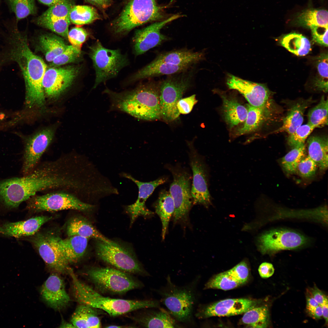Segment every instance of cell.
Wrapping results in <instances>:
<instances>
[{"label":"cell","mask_w":328,"mask_h":328,"mask_svg":"<svg viewBox=\"0 0 328 328\" xmlns=\"http://www.w3.org/2000/svg\"><path fill=\"white\" fill-rule=\"evenodd\" d=\"M9 32V46L5 59L16 62L20 68L25 84L27 105L43 107L45 99L43 80L46 65L31 50L26 35L19 31L16 25L12 26Z\"/></svg>","instance_id":"1"},{"label":"cell","mask_w":328,"mask_h":328,"mask_svg":"<svg viewBox=\"0 0 328 328\" xmlns=\"http://www.w3.org/2000/svg\"><path fill=\"white\" fill-rule=\"evenodd\" d=\"M160 82L150 80L133 89L116 92L107 88L104 93L109 98L110 110L126 113L145 121L161 119Z\"/></svg>","instance_id":"2"},{"label":"cell","mask_w":328,"mask_h":328,"mask_svg":"<svg viewBox=\"0 0 328 328\" xmlns=\"http://www.w3.org/2000/svg\"><path fill=\"white\" fill-rule=\"evenodd\" d=\"M69 271L68 273L72 279L73 296L80 304L101 309L113 316L139 309L160 307V302L156 300H127L103 296L89 286L80 281L72 268Z\"/></svg>","instance_id":"3"},{"label":"cell","mask_w":328,"mask_h":328,"mask_svg":"<svg viewBox=\"0 0 328 328\" xmlns=\"http://www.w3.org/2000/svg\"><path fill=\"white\" fill-rule=\"evenodd\" d=\"M164 286L155 291L160 297L161 302L179 323L194 325V310L197 300L198 278L183 285L173 283L168 275Z\"/></svg>","instance_id":"4"},{"label":"cell","mask_w":328,"mask_h":328,"mask_svg":"<svg viewBox=\"0 0 328 328\" xmlns=\"http://www.w3.org/2000/svg\"><path fill=\"white\" fill-rule=\"evenodd\" d=\"M166 8L156 0H130L111 23V30L118 35L126 34L137 26L163 18Z\"/></svg>","instance_id":"5"},{"label":"cell","mask_w":328,"mask_h":328,"mask_svg":"<svg viewBox=\"0 0 328 328\" xmlns=\"http://www.w3.org/2000/svg\"><path fill=\"white\" fill-rule=\"evenodd\" d=\"M194 71L188 70L168 75L161 82L159 99L161 119L167 122L177 120L180 114L176 104L178 101L192 85Z\"/></svg>","instance_id":"6"},{"label":"cell","mask_w":328,"mask_h":328,"mask_svg":"<svg viewBox=\"0 0 328 328\" xmlns=\"http://www.w3.org/2000/svg\"><path fill=\"white\" fill-rule=\"evenodd\" d=\"M89 54L96 73L93 88L116 76L120 70L129 64L127 56L119 50L106 48L98 40L90 47Z\"/></svg>","instance_id":"7"},{"label":"cell","mask_w":328,"mask_h":328,"mask_svg":"<svg viewBox=\"0 0 328 328\" xmlns=\"http://www.w3.org/2000/svg\"><path fill=\"white\" fill-rule=\"evenodd\" d=\"M87 274L96 287L104 292L122 294L143 286L129 273L118 269L93 267Z\"/></svg>","instance_id":"8"},{"label":"cell","mask_w":328,"mask_h":328,"mask_svg":"<svg viewBox=\"0 0 328 328\" xmlns=\"http://www.w3.org/2000/svg\"><path fill=\"white\" fill-rule=\"evenodd\" d=\"M27 200V209L33 212L66 210L85 212L92 210L94 207L84 202L71 193L63 191L50 192L41 195L36 194Z\"/></svg>","instance_id":"9"},{"label":"cell","mask_w":328,"mask_h":328,"mask_svg":"<svg viewBox=\"0 0 328 328\" xmlns=\"http://www.w3.org/2000/svg\"><path fill=\"white\" fill-rule=\"evenodd\" d=\"M95 248L99 259L117 269L129 273L149 275L134 254L117 243L109 244L97 240Z\"/></svg>","instance_id":"10"},{"label":"cell","mask_w":328,"mask_h":328,"mask_svg":"<svg viewBox=\"0 0 328 328\" xmlns=\"http://www.w3.org/2000/svg\"><path fill=\"white\" fill-rule=\"evenodd\" d=\"M173 180L169 192L174 202L173 215L174 223L187 219L193 203L191 193V176L189 172L179 166H169Z\"/></svg>","instance_id":"11"},{"label":"cell","mask_w":328,"mask_h":328,"mask_svg":"<svg viewBox=\"0 0 328 328\" xmlns=\"http://www.w3.org/2000/svg\"><path fill=\"white\" fill-rule=\"evenodd\" d=\"M30 239L47 266L56 273H64L70 268L60 247V236L51 231L36 233Z\"/></svg>","instance_id":"12"},{"label":"cell","mask_w":328,"mask_h":328,"mask_svg":"<svg viewBox=\"0 0 328 328\" xmlns=\"http://www.w3.org/2000/svg\"><path fill=\"white\" fill-rule=\"evenodd\" d=\"M190 164L193 176L191 193L193 203L207 206L211 203L208 190L209 173L204 159L197 152L192 142H187Z\"/></svg>","instance_id":"13"},{"label":"cell","mask_w":328,"mask_h":328,"mask_svg":"<svg viewBox=\"0 0 328 328\" xmlns=\"http://www.w3.org/2000/svg\"><path fill=\"white\" fill-rule=\"evenodd\" d=\"M307 238L296 231L286 229H274L262 234L258 239L259 247L263 254H273L284 250H292L306 244Z\"/></svg>","instance_id":"14"},{"label":"cell","mask_w":328,"mask_h":328,"mask_svg":"<svg viewBox=\"0 0 328 328\" xmlns=\"http://www.w3.org/2000/svg\"><path fill=\"white\" fill-rule=\"evenodd\" d=\"M260 303L258 300L246 298L226 299L198 308L194 316L202 319L238 315L258 306Z\"/></svg>","instance_id":"15"},{"label":"cell","mask_w":328,"mask_h":328,"mask_svg":"<svg viewBox=\"0 0 328 328\" xmlns=\"http://www.w3.org/2000/svg\"><path fill=\"white\" fill-rule=\"evenodd\" d=\"M182 16L180 14L174 15L163 21L137 30L132 38L135 54L141 55L168 40V38L161 33V30L167 23Z\"/></svg>","instance_id":"16"},{"label":"cell","mask_w":328,"mask_h":328,"mask_svg":"<svg viewBox=\"0 0 328 328\" xmlns=\"http://www.w3.org/2000/svg\"><path fill=\"white\" fill-rule=\"evenodd\" d=\"M79 71L73 66L47 69L43 80L44 93L51 98L58 97L71 85Z\"/></svg>","instance_id":"17"},{"label":"cell","mask_w":328,"mask_h":328,"mask_svg":"<svg viewBox=\"0 0 328 328\" xmlns=\"http://www.w3.org/2000/svg\"><path fill=\"white\" fill-rule=\"evenodd\" d=\"M227 78L226 84L228 87L238 91L249 104L258 108L267 107L271 93L265 85L244 80L229 73Z\"/></svg>","instance_id":"18"},{"label":"cell","mask_w":328,"mask_h":328,"mask_svg":"<svg viewBox=\"0 0 328 328\" xmlns=\"http://www.w3.org/2000/svg\"><path fill=\"white\" fill-rule=\"evenodd\" d=\"M53 131L51 129H44L34 135L27 141L25 147L22 167L23 173L31 172L39 163L42 155L50 144Z\"/></svg>","instance_id":"19"},{"label":"cell","mask_w":328,"mask_h":328,"mask_svg":"<svg viewBox=\"0 0 328 328\" xmlns=\"http://www.w3.org/2000/svg\"><path fill=\"white\" fill-rule=\"evenodd\" d=\"M122 177L131 180L138 186V198L134 203L127 206L126 210L131 217V224L139 216H146L151 215L153 212L146 207L145 203L155 189L159 186L165 183V177H160L154 181L144 182L137 180L130 175L125 173L121 174Z\"/></svg>","instance_id":"20"},{"label":"cell","mask_w":328,"mask_h":328,"mask_svg":"<svg viewBox=\"0 0 328 328\" xmlns=\"http://www.w3.org/2000/svg\"><path fill=\"white\" fill-rule=\"evenodd\" d=\"M40 292L44 302L55 310L65 308L71 301L63 279L56 273L49 276L41 286Z\"/></svg>","instance_id":"21"},{"label":"cell","mask_w":328,"mask_h":328,"mask_svg":"<svg viewBox=\"0 0 328 328\" xmlns=\"http://www.w3.org/2000/svg\"><path fill=\"white\" fill-rule=\"evenodd\" d=\"M52 219V217L40 216L23 221L6 223L0 225V233L16 237L32 236L43 225Z\"/></svg>","instance_id":"22"},{"label":"cell","mask_w":328,"mask_h":328,"mask_svg":"<svg viewBox=\"0 0 328 328\" xmlns=\"http://www.w3.org/2000/svg\"><path fill=\"white\" fill-rule=\"evenodd\" d=\"M151 309L145 311L133 319L138 324L145 327H182L166 309L160 307Z\"/></svg>","instance_id":"23"},{"label":"cell","mask_w":328,"mask_h":328,"mask_svg":"<svg viewBox=\"0 0 328 328\" xmlns=\"http://www.w3.org/2000/svg\"><path fill=\"white\" fill-rule=\"evenodd\" d=\"M190 66L187 65H174L153 60L135 73L130 78L128 83H131L147 78L179 73L187 70Z\"/></svg>","instance_id":"24"},{"label":"cell","mask_w":328,"mask_h":328,"mask_svg":"<svg viewBox=\"0 0 328 328\" xmlns=\"http://www.w3.org/2000/svg\"><path fill=\"white\" fill-rule=\"evenodd\" d=\"M204 56L203 51L181 49L160 53L153 60L174 65L191 66L204 59Z\"/></svg>","instance_id":"25"},{"label":"cell","mask_w":328,"mask_h":328,"mask_svg":"<svg viewBox=\"0 0 328 328\" xmlns=\"http://www.w3.org/2000/svg\"><path fill=\"white\" fill-rule=\"evenodd\" d=\"M88 238L77 235L65 239L59 238V244L63 255L69 264L76 263L84 256Z\"/></svg>","instance_id":"26"},{"label":"cell","mask_w":328,"mask_h":328,"mask_svg":"<svg viewBox=\"0 0 328 328\" xmlns=\"http://www.w3.org/2000/svg\"><path fill=\"white\" fill-rule=\"evenodd\" d=\"M66 231L68 236L77 235L88 238H94L109 244L114 241L102 234L87 220L82 217L71 219L68 222Z\"/></svg>","instance_id":"27"},{"label":"cell","mask_w":328,"mask_h":328,"mask_svg":"<svg viewBox=\"0 0 328 328\" xmlns=\"http://www.w3.org/2000/svg\"><path fill=\"white\" fill-rule=\"evenodd\" d=\"M223 101V112L224 119L231 128L244 122L248 114L247 108L233 97L220 94Z\"/></svg>","instance_id":"28"},{"label":"cell","mask_w":328,"mask_h":328,"mask_svg":"<svg viewBox=\"0 0 328 328\" xmlns=\"http://www.w3.org/2000/svg\"><path fill=\"white\" fill-rule=\"evenodd\" d=\"M97 309L80 304L73 314L71 322L76 328H100L101 323Z\"/></svg>","instance_id":"29"},{"label":"cell","mask_w":328,"mask_h":328,"mask_svg":"<svg viewBox=\"0 0 328 328\" xmlns=\"http://www.w3.org/2000/svg\"><path fill=\"white\" fill-rule=\"evenodd\" d=\"M154 207L155 212L162 222V240H164L175 209L173 200L169 191L163 190L160 192Z\"/></svg>","instance_id":"30"},{"label":"cell","mask_w":328,"mask_h":328,"mask_svg":"<svg viewBox=\"0 0 328 328\" xmlns=\"http://www.w3.org/2000/svg\"><path fill=\"white\" fill-rule=\"evenodd\" d=\"M308 156L323 170L328 165V138L323 136H313L307 140Z\"/></svg>","instance_id":"31"},{"label":"cell","mask_w":328,"mask_h":328,"mask_svg":"<svg viewBox=\"0 0 328 328\" xmlns=\"http://www.w3.org/2000/svg\"><path fill=\"white\" fill-rule=\"evenodd\" d=\"M309 100L297 103L289 109L283 120L281 127L276 132H285L291 134L302 125L303 121L304 113L310 104Z\"/></svg>","instance_id":"32"},{"label":"cell","mask_w":328,"mask_h":328,"mask_svg":"<svg viewBox=\"0 0 328 328\" xmlns=\"http://www.w3.org/2000/svg\"><path fill=\"white\" fill-rule=\"evenodd\" d=\"M62 39L53 34H45L39 38V47L47 61L52 62L67 48Z\"/></svg>","instance_id":"33"},{"label":"cell","mask_w":328,"mask_h":328,"mask_svg":"<svg viewBox=\"0 0 328 328\" xmlns=\"http://www.w3.org/2000/svg\"><path fill=\"white\" fill-rule=\"evenodd\" d=\"M267 107L258 108L247 105L246 119L243 126L236 131V136H239L255 131L263 124L267 114Z\"/></svg>","instance_id":"34"},{"label":"cell","mask_w":328,"mask_h":328,"mask_svg":"<svg viewBox=\"0 0 328 328\" xmlns=\"http://www.w3.org/2000/svg\"><path fill=\"white\" fill-rule=\"evenodd\" d=\"M269 323V314L267 306H257L244 313L240 321V324L247 327L265 328Z\"/></svg>","instance_id":"35"},{"label":"cell","mask_w":328,"mask_h":328,"mask_svg":"<svg viewBox=\"0 0 328 328\" xmlns=\"http://www.w3.org/2000/svg\"><path fill=\"white\" fill-rule=\"evenodd\" d=\"M295 22L309 28L314 26H328V12L323 9H308L297 14Z\"/></svg>","instance_id":"36"},{"label":"cell","mask_w":328,"mask_h":328,"mask_svg":"<svg viewBox=\"0 0 328 328\" xmlns=\"http://www.w3.org/2000/svg\"><path fill=\"white\" fill-rule=\"evenodd\" d=\"M280 43L289 51L298 56L306 55L311 50L308 39L302 34L295 32L285 36Z\"/></svg>","instance_id":"37"},{"label":"cell","mask_w":328,"mask_h":328,"mask_svg":"<svg viewBox=\"0 0 328 328\" xmlns=\"http://www.w3.org/2000/svg\"><path fill=\"white\" fill-rule=\"evenodd\" d=\"M69 17L71 22L78 26L90 24L101 19L95 8L85 5H74Z\"/></svg>","instance_id":"38"},{"label":"cell","mask_w":328,"mask_h":328,"mask_svg":"<svg viewBox=\"0 0 328 328\" xmlns=\"http://www.w3.org/2000/svg\"><path fill=\"white\" fill-rule=\"evenodd\" d=\"M243 285L229 270L212 277L205 284L204 289H217L226 291Z\"/></svg>","instance_id":"39"},{"label":"cell","mask_w":328,"mask_h":328,"mask_svg":"<svg viewBox=\"0 0 328 328\" xmlns=\"http://www.w3.org/2000/svg\"><path fill=\"white\" fill-rule=\"evenodd\" d=\"M10 11L15 15L16 22L36 13L35 0H5Z\"/></svg>","instance_id":"40"},{"label":"cell","mask_w":328,"mask_h":328,"mask_svg":"<svg viewBox=\"0 0 328 328\" xmlns=\"http://www.w3.org/2000/svg\"><path fill=\"white\" fill-rule=\"evenodd\" d=\"M328 103L327 99L323 96L318 104L309 111L308 123L315 128L327 125Z\"/></svg>","instance_id":"41"},{"label":"cell","mask_w":328,"mask_h":328,"mask_svg":"<svg viewBox=\"0 0 328 328\" xmlns=\"http://www.w3.org/2000/svg\"><path fill=\"white\" fill-rule=\"evenodd\" d=\"M306 153L304 144L293 147L282 159L281 164L285 171L290 174L295 173L298 164L305 157Z\"/></svg>","instance_id":"42"},{"label":"cell","mask_w":328,"mask_h":328,"mask_svg":"<svg viewBox=\"0 0 328 328\" xmlns=\"http://www.w3.org/2000/svg\"><path fill=\"white\" fill-rule=\"evenodd\" d=\"M34 22L38 25L67 39L68 28L71 23L69 17L51 19H41L36 18Z\"/></svg>","instance_id":"43"},{"label":"cell","mask_w":328,"mask_h":328,"mask_svg":"<svg viewBox=\"0 0 328 328\" xmlns=\"http://www.w3.org/2000/svg\"><path fill=\"white\" fill-rule=\"evenodd\" d=\"M317 77L314 82V87L324 92L328 91V55L321 54L317 58Z\"/></svg>","instance_id":"44"},{"label":"cell","mask_w":328,"mask_h":328,"mask_svg":"<svg viewBox=\"0 0 328 328\" xmlns=\"http://www.w3.org/2000/svg\"><path fill=\"white\" fill-rule=\"evenodd\" d=\"M74 5L73 0H69L64 3L50 7L37 18L41 19H51L69 17L71 10Z\"/></svg>","instance_id":"45"},{"label":"cell","mask_w":328,"mask_h":328,"mask_svg":"<svg viewBox=\"0 0 328 328\" xmlns=\"http://www.w3.org/2000/svg\"><path fill=\"white\" fill-rule=\"evenodd\" d=\"M314 128L308 123L301 125L289 135L287 139L288 145L293 148L304 144L306 139Z\"/></svg>","instance_id":"46"},{"label":"cell","mask_w":328,"mask_h":328,"mask_svg":"<svg viewBox=\"0 0 328 328\" xmlns=\"http://www.w3.org/2000/svg\"><path fill=\"white\" fill-rule=\"evenodd\" d=\"M81 54V50L71 45H68L66 49L51 62V65L57 67L75 62L80 58Z\"/></svg>","instance_id":"47"},{"label":"cell","mask_w":328,"mask_h":328,"mask_svg":"<svg viewBox=\"0 0 328 328\" xmlns=\"http://www.w3.org/2000/svg\"><path fill=\"white\" fill-rule=\"evenodd\" d=\"M317 166L316 163L308 155L299 163L296 172L302 177L309 178L315 174Z\"/></svg>","instance_id":"48"},{"label":"cell","mask_w":328,"mask_h":328,"mask_svg":"<svg viewBox=\"0 0 328 328\" xmlns=\"http://www.w3.org/2000/svg\"><path fill=\"white\" fill-rule=\"evenodd\" d=\"M88 33L84 29L78 27L72 28L69 31L67 39L71 45L81 50L82 44L86 41Z\"/></svg>","instance_id":"49"},{"label":"cell","mask_w":328,"mask_h":328,"mask_svg":"<svg viewBox=\"0 0 328 328\" xmlns=\"http://www.w3.org/2000/svg\"><path fill=\"white\" fill-rule=\"evenodd\" d=\"M313 40L324 46H328V26H314L310 28Z\"/></svg>","instance_id":"50"},{"label":"cell","mask_w":328,"mask_h":328,"mask_svg":"<svg viewBox=\"0 0 328 328\" xmlns=\"http://www.w3.org/2000/svg\"><path fill=\"white\" fill-rule=\"evenodd\" d=\"M197 101L195 94L184 98H181L178 101L176 104L179 112L180 114L189 113Z\"/></svg>","instance_id":"51"},{"label":"cell","mask_w":328,"mask_h":328,"mask_svg":"<svg viewBox=\"0 0 328 328\" xmlns=\"http://www.w3.org/2000/svg\"><path fill=\"white\" fill-rule=\"evenodd\" d=\"M273 265L267 262L262 263L259 266L258 271L260 276L262 278H267L272 276L274 272Z\"/></svg>","instance_id":"52"},{"label":"cell","mask_w":328,"mask_h":328,"mask_svg":"<svg viewBox=\"0 0 328 328\" xmlns=\"http://www.w3.org/2000/svg\"><path fill=\"white\" fill-rule=\"evenodd\" d=\"M310 293L319 305L321 306L325 301L328 300L327 297L316 286L312 289Z\"/></svg>","instance_id":"53"},{"label":"cell","mask_w":328,"mask_h":328,"mask_svg":"<svg viewBox=\"0 0 328 328\" xmlns=\"http://www.w3.org/2000/svg\"><path fill=\"white\" fill-rule=\"evenodd\" d=\"M319 305L318 303L314 299L311 293L306 296V309L308 311L313 309Z\"/></svg>","instance_id":"54"},{"label":"cell","mask_w":328,"mask_h":328,"mask_svg":"<svg viewBox=\"0 0 328 328\" xmlns=\"http://www.w3.org/2000/svg\"><path fill=\"white\" fill-rule=\"evenodd\" d=\"M309 314L313 318L318 319L322 316V309L321 306L319 305L312 310L308 311Z\"/></svg>","instance_id":"55"},{"label":"cell","mask_w":328,"mask_h":328,"mask_svg":"<svg viewBox=\"0 0 328 328\" xmlns=\"http://www.w3.org/2000/svg\"><path fill=\"white\" fill-rule=\"evenodd\" d=\"M42 3L49 7L64 3L69 0H38Z\"/></svg>","instance_id":"56"},{"label":"cell","mask_w":328,"mask_h":328,"mask_svg":"<svg viewBox=\"0 0 328 328\" xmlns=\"http://www.w3.org/2000/svg\"><path fill=\"white\" fill-rule=\"evenodd\" d=\"M328 300L326 301L321 305L322 309V316L325 319L327 324L328 321Z\"/></svg>","instance_id":"57"},{"label":"cell","mask_w":328,"mask_h":328,"mask_svg":"<svg viewBox=\"0 0 328 328\" xmlns=\"http://www.w3.org/2000/svg\"><path fill=\"white\" fill-rule=\"evenodd\" d=\"M59 327L60 328H75L71 323H69L64 320H62Z\"/></svg>","instance_id":"58"},{"label":"cell","mask_w":328,"mask_h":328,"mask_svg":"<svg viewBox=\"0 0 328 328\" xmlns=\"http://www.w3.org/2000/svg\"><path fill=\"white\" fill-rule=\"evenodd\" d=\"M88 2L97 7L102 9L101 4L100 0H85Z\"/></svg>","instance_id":"59"},{"label":"cell","mask_w":328,"mask_h":328,"mask_svg":"<svg viewBox=\"0 0 328 328\" xmlns=\"http://www.w3.org/2000/svg\"><path fill=\"white\" fill-rule=\"evenodd\" d=\"M102 5V9L109 7L111 4L112 0H100Z\"/></svg>","instance_id":"60"},{"label":"cell","mask_w":328,"mask_h":328,"mask_svg":"<svg viewBox=\"0 0 328 328\" xmlns=\"http://www.w3.org/2000/svg\"></svg>","instance_id":"61"}]
</instances>
